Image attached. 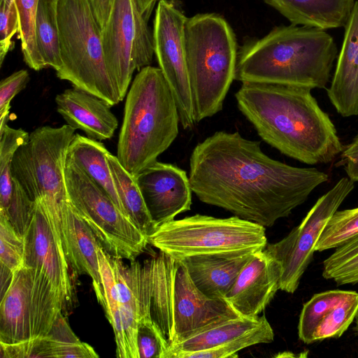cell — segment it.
Returning <instances> with one entry per match:
<instances>
[{"mask_svg": "<svg viewBox=\"0 0 358 358\" xmlns=\"http://www.w3.org/2000/svg\"><path fill=\"white\" fill-rule=\"evenodd\" d=\"M188 176L192 192L203 203L265 227L289 216L329 178L316 168L272 159L259 141L224 131L194 147Z\"/></svg>", "mask_w": 358, "mask_h": 358, "instance_id": "6da1fadb", "label": "cell"}, {"mask_svg": "<svg viewBox=\"0 0 358 358\" xmlns=\"http://www.w3.org/2000/svg\"><path fill=\"white\" fill-rule=\"evenodd\" d=\"M310 92L302 87L242 83L235 99L239 110L268 145L306 164H327L344 146Z\"/></svg>", "mask_w": 358, "mask_h": 358, "instance_id": "7a4b0ae2", "label": "cell"}, {"mask_svg": "<svg viewBox=\"0 0 358 358\" xmlns=\"http://www.w3.org/2000/svg\"><path fill=\"white\" fill-rule=\"evenodd\" d=\"M337 57L336 44L325 30L293 24L279 26L241 48L235 80L323 89Z\"/></svg>", "mask_w": 358, "mask_h": 358, "instance_id": "3957f363", "label": "cell"}, {"mask_svg": "<svg viewBox=\"0 0 358 358\" xmlns=\"http://www.w3.org/2000/svg\"><path fill=\"white\" fill-rule=\"evenodd\" d=\"M180 116L161 69L147 66L134 78L127 96L117 157L136 176L157 161L178 134Z\"/></svg>", "mask_w": 358, "mask_h": 358, "instance_id": "277c9868", "label": "cell"}, {"mask_svg": "<svg viewBox=\"0 0 358 358\" xmlns=\"http://www.w3.org/2000/svg\"><path fill=\"white\" fill-rule=\"evenodd\" d=\"M187 68L196 122L222 110L235 80L236 38L227 21L215 13L196 14L185 24Z\"/></svg>", "mask_w": 358, "mask_h": 358, "instance_id": "5b68a950", "label": "cell"}, {"mask_svg": "<svg viewBox=\"0 0 358 358\" xmlns=\"http://www.w3.org/2000/svg\"><path fill=\"white\" fill-rule=\"evenodd\" d=\"M150 313L170 347L210 324L239 317L224 299L202 293L182 260L160 251L152 257Z\"/></svg>", "mask_w": 358, "mask_h": 358, "instance_id": "8992f818", "label": "cell"}, {"mask_svg": "<svg viewBox=\"0 0 358 358\" xmlns=\"http://www.w3.org/2000/svg\"><path fill=\"white\" fill-rule=\"evenodd\" d=\"M76 130L67 124L36 129L17 148L11 165L13 178L32 201L41 205L66 258L64 216L69 199L64 172Z\"/></svg>", "mask_w": 358, "mask_h": 358, "instance_id": "52a82bcc", "label": "cell"}, {"mask_svg": "<svg viewBox=\"0 0 358 358\" xmlns=\"http://www.w3.org/2000/svg\"><path fill=\"white\" fill-rule=\"evenodd\" d=\"M62 67L57 76L110 106L121 101L108 71L101 29L90 0H57Z\"/></svg>", "mask_w": 358, "mask_h": 358, "instance_id": "ba28073f", "label": "cell"}, {"mask_svg": "<svg viewBox=\"0 0 358 358\" xmlns=\"http://www.w3.org/2000/svg\"><path fill=\"white\" fill-rule=\"evenodd\" d=\"M148 243L176 259L204 254L264 250L265 227L238 216L196 214L156 227Z\"/></svg>", "mask_w": 358, "mask_h": 358, "instance_id": "9c48e42d", "label": "cell"}, {"mask_svg": "<svg viewBox=\"0 0 358 358\" xmlns=\"http://www.w3.org/2000/svg\"><path fill=\"white\" fill-rule=\"evenodd\" d=\"M66 301L43 273L23 266L1 297L0 344L48 336Z\"/></svg>", "mask_w": 358, "mask_h": 358, "instance_id": "30bf717a", "label": "cell"}, {"mask_svg": "<svg viewBox=\"0 0 358 358\" xmlns=\"http://www.w3.org/2000/svg\"><path fill=\"white\" fill-rule=\"evenodd\" d=\"M64 174L69 201L101 247L113 257L135 260L146 248L148 237L78 167L66 163Z\"/></svg>", "mask_w": 358, "mask_h": 358, "instance_id": "8fae6325", "label": "cell"}, {"mask_svg": "<svg viewBox=\"0 0 358 358\" xmlns=\"http://www.w3.org/2000/svg\"><path fill=\"white\" fill-rule=\"evenodd\" d=\"M101 36L106 65L122 100L134 72L152 63V33L135 0H113Z\"/></svg>", "mask_w": 358, "mask_h": 358, "instance_id": "7c38bea8", "label": "cell"}, {"mask_svg": "<svg viewBox=\"0 0 358 358\" xmlns=\"http://www.w3.org/2000/svg\"><path fill=\"white\" fill-rule=\"evenodd\" d=\"M354 187L355 182L348 177L341 178L317 199L301 222L285 238L266 244L264 250L282 266L281 290L293 294L297 289L325 227Z\"/></svg>", "mask_w": 358, "mask_h": 358, "instance_id": "4fadbf2b", "label": "cell"}, {"mask_svg": "<svg viewBox=\"0 0 358 358\" xmlns=\"http://www.w3.org/2000/svg\"><path fill=\"white\" fill-rule=\"evenodd\" d=\"M187 20L172 2L160 0L155 10L152 37L159 68L174 96L180 123L184 129H190L196 122L186 62Z\"/></svg>", "mask_w": 358, "mask_h": 358, "instance_id": "5bb4252c", "label": "cell"}, {"mask_svg": "<svg viewBox=\"0 0 358 358\" xmlns=\"http://www.w3.org/2000/svg\"><path fill=\"white\" fill-rule=\"evenodd\" d=\"M136 178L157 227L190 210L192 190L185 171L171 164L156 161Z\"/></svg>", "mask_w": 358, "mask_h": 358, "instance_id": "9a60e30c", "label": "cell"}, {"mask_svg": "<svg viewBox=\"0 0 358 358\" xmlns=\"http://www.w3.org/2000/svg\"><path fill=\"white\" fill-rule=\"evenodd\" d=\"M108 258L113 270L120 300V313L129 358H139L137 347V331L139 322L152 318L150 292L152 257L141 263L136 259L129 265L122 259Z\"/></svg>", "mask_w": 358, "mask_h": 358, "instance_id": "2e32d148", "label": "cell"}, {"mask_svg": "<svg viewBox=\"0 0 358 358\" xmlns=\"http://www.w3.org/2000/svg\"><path fill=\"white\" fill-rule=\"evenodd\" d=\"M280 263L264 250L243 268L224 300L242 317H257L280 289Z\"/></svg>", "mask_w": 358, "mask_h": 358, "instance_id": "e0dca14e", "label": "cell"}, {"mask_svg": "<svg viewBox=\"0 0 358 358\" xmlns=\"http://www.w3.org/2000/svg\"><path fill=\"white\" fill-rule=\"evenodd\" d=\"M31 220L23 235L24 266L43 273L65 296L72 298L69 263L61 252L41 205L35 201Z\"/></svg>", "mask_w": 358, "mask_h": 358, "instance_id": "ac0fdd59", "label": "cell"}, {"mask_svg": "<svg viewBox=\"0 0 358 358\" xmlns=\"http://www.w3.org/2000/svg\"><path fill=\"white\" fill-rule=\"evenodd\" d=\"M344 37L327 96L341 116L358 115V0L344 26Z\"/></svg>", "mask_w": 358, "mask_h": 358, "instance_id": "d6986e66", "label": "cell"}, {"mask_svg": "<svg viewBox=\"0 0 358 358\" xmlns=\"http://www.w3.org/2000/svg\"><path fill=\"white\" fill-rule=\"evenodd\" d=\"M57 110L75 129L96 141L110 139L118 126L110 106L104 100L73 87L55 97Z\"/></svg>", "mask_w": 358, "mask_h": 358, "instance_id": "ffe728a7", "label": "cell"}, {"mask_svg": "<svg viewBox=\"0 0 358 358\" xmlns=\"http://www.w3.org/2000/svg\"><path fill=\"white\" fill-rule=\"evenodd\" d=\"M255 250L197 255L181 259L196 287L205 295L224 299Z\"/></svg>", "mask_w": 358, "mask_h": 358, "instance_id": "44dd1931", "label": "cell"}, {"mask_svg": "<svg viewBox=\"0 0 358 358\" xmlns=\"http://www.w3.org/2000/svg\"><path fill=\"white\" fill-rule=\"evenodd\" d=\"M3 358H94V349L76 336L62 313L49 334L14 344H0Z\"/></svg>", "mask_w": 358, "mask_h": 358, "instance_id": "7402d4cb", "label": "cell"}, {"mask_svg": "<svg viewBox=\"0 0 358 358\" xmlns=\"http://www.w3.org/2000/svg\"><path fill=\"white\" fill-rule=\"evenodd\" d=\"M65 254L69 263L78 274L92 278L98 301L103 296L98 248L100 244L92 229L69 201L64 216Z\"/></svg>", "mask_w": 358, "mask_h": 358, "instance_id": "603a6c76", "label": "cell"}, {"mask_svg": "<svg viewBox=\"0 0 358 358\" xmlns=\"http://www.w3.org/2000/svg\"><path fill=\"white\" fill-rule=\"evenodd\" d=\"M357 0H264L291 24L323 30L345 25Z\"/></svg>", "mask_w": 358, "mask_h": 358, "instance_id": "cb8c5ba5", "label": "cell"}, {"mask_svg": "<svg viewBox=\"0 0 358 358\" xmlns=\"http://www.w3.org/2000/svg\"><path fill=\"white\" fill-rule=\"evenodd\" d=\"M108 152L103 143L76 134L68 149L66 163L73 164L83 171L110 196L127 215L115 189L107 158Z\"/></svg>", "mask_w": 358, "mask_h": 358, "instance_id": "d4e9b609", "label": "cell"}, {"mask_svg": "<svg viewBox=\"0 0 358 358\" xmlns=\"http://www.w3.org/2000/svg\"><path fill=\"white\" fill-rule=\"evenodd\" d=\"M264 315L257 317H238L210 324L169 349V358L179 352L206 350L221 345L252 330L266 319Z\"/></svg>", "mask_w": 358, "mask_h": 358, "instance_id": "484cf974", "label": "cell"}, {"mask_svg": "<svg viewBox=\"0 0 358 358\" xmlns=\"http://www.w3.org/2000/svg\"><path fill=\"white\" fill-rule=\"evenodd\" d=\"M107 158L115 189L126 215L148 237L157 225L147 208L136 176L124 168L117 156L108 152Z\"/></svg>", "mask_w": 358, "mask_h": 358, "instance_id": "4316f807", "label": "cell"}, {"mask_svg": "<svg viewBox=\"0 0 358 358\" xmlns=\"http://www.w3.org/2000/svg\"><path fill=\"white\" fill-rule=\"evenodd\" d=\"M37 49L45 68L62 67L57 20V0H38L35 24Z\"/></svg>", "mask_w": 358, "mask_h": 358, "instance_id": "83f0119b", "label": "cell"}, {"mask_svg": "<svg viewBox=\"0 0 358 358\" xmlns=\"http://www.w3.org/2000/svg\"><path fill=\"white\" fill-rule=\"evenodd\" d=\"M98 257L103 285V296L99 302L103 307L115 334L116 356L120 358H129V349L122 322L118 289L108 258V253L101 245L98 248Z\"/></svg>", "mask_w": 358, "mask_h": 358, "instance_id": "f1b7e54d", "label": "cell"}, {"mask_svg": "<svg viewBox=\"0 0 358 358\" xmlns=\"http://www.w3.org/2000/svg\"><path fill=\"white\" fill-rule=\"evenodd\" d=\"M8 120H0V209L6 206L13 192L11 165L14 155L29 136L22 129L10 128Z\"/></svg>", "mask_w": 358, "mask_h": 358, "instance_id": "f546056e", "label": "cell"}, {"mask_svg": "<svg viewBox=\"0 0 358 358\" xmlns=\"http://www.w3.org/2000/svg\"><path fill=\"white\" fill-rule=\"evenodd\" d=\"M348 292L334 289L317 293L303 305L298 324V336L301 341L306 344L313 343V335L318 324Z\"/></svg>", "mask_w": 358, "mask_h": 358, "instance_id": "4dcf8cb0", "label": "cell"}, {"mask_svg": "<svg viewBox=\"0 0 358 358\" xmlns=\"http://www.w3.org/2000/svg\"><path fill=\"white\" fill-rule=\"evenodd\" d=\"M273 339V330L266 318L257 327L226 343L203 350L176 353L173 358H234L238 357L236 352L244 348L269 343Z\"/></svg>", "mask_w": 358, "mask_h": 358, "instance_id": "1f68e13d", "label": "cell"}, {"mask_svg": "<svg viewBox=\"0 0 358 358\" xmlns=\"http://www.w3.org/2000/svg\"><path fill=\"white\" fill-rule=\"evenodd\" d=\"M322 276L338 285L358 283V235L337 248L324 261Z\"/></svg>", "mask_w": 358, "mask_h": 358, "instance_id": "d6a6232c", "label": "cell"}, {"mask_svg": "<svg viewBox=\"0 0 358 358\" xmlns=\"http://www.w3.org/2000/svg\"><path fill=\"white\" fill-rule=\"evenodd\" d=\"M357 311L358 293L349 291L318 324L313 335V343L341 336L355 319Z\"/></svg>", "mask_w": 358, "mask_h": 358, "instance_id": "836d02e7", "label": "cell"}, {"mask_svg": "<svg viewBox=\"0 0 358 358\" xmlns=\"http://www.w3.org/2000/svg\"><path fill=\"white\" fill-rule=\"evenodd\" d=\"M20 19L19 37L26 64L35 71L45 69L39 55L35 36L38 0H15Z\"/></svg>", "mask_w": 358, "mask_h": 358, "instance_id": "e575fe53", "label": "cell"}, {"mask_svg": "<svg viewBox=\"0 0 358 358\" xmlns=\"http://www.w3.org/2000/svg\"><path fill=\"white\" fill-rule=\"evenodd\" d=\"M358 235V207L336 210L315 248V252L337 248Z\"/></svg>", "mask_w": 358, "mask_h": 358, "instance_id": "d590c367", "label": "cell"}, {"mask_svg": "<svg viewBox=\"0 0 358 358\" xmlns=\"http://www.w3.org/2000/svg\"><path fill=\"white\" fill-rule=\"evenodd\" d=\"M24 237L0 215V266L15 273L24 265Z\"/></svg>", "mask_w": 358, "mask_h": 358, "instance_id": "8d00e7d4", "label": "cell"}, {"mask_svg": "<svg viewBox=\"0 0 358 358\" xmlns=\"http://www.w3.org/2000/svg\"><path fill=\"white\" fill-rule=\"evenodd\" d=\"M137 347L139 358H169V343L152 318L139 322Z\"/></svg>", "mask_w": 358, "mask_h": 358, "instance_id": "74e56055", "label": "cell"}, {"mask_svg": "<svg viewBox=\"0 0 358 358\" xmlns=\"http://www.w3.org/2000/svg\"><path fill=\"white\" fill-rule=\"evenodd\" d=\"M0 66L13 49V37L19 32L20 19L15 0H0Z\"/></svg>", "mask_w": 358, "mask_h": 358, "instance_id": "f35d334b", "label": "cell"}, {"mask_svg": "<svg viewBox=\"0 0 358 358\" xmlns=\"http://www.w3.org/2000/svg\"><path fill=\"white\" fill-rule=\"evenodd\" d=\"M29 80V74L25 69L14 72L0 83V117L9 115L10 101L24 90Z\"/></svg>", "mask_w": 358, "mask_h": 358, "instance_id": "ab89813d", "label": "cell"}, {"mask_svg": "<svg viewBox=\"0 0 358 358\" xmlns=\"http://www.w3.org/2000/svg\"><path fill=\"white\" fill-rule=\"evenodd\" d=\"M341 157L348 177L355 182H358V133L352 141L344 147Z\"/></svg>", "mask_w": 358, "mask_h": 358, "instance_id": "60d3db41", "label": "cell"}, {"mask_svg": "<svg viewBox=\"0 0 358 358\" xmlns=\"http://www.w3.org/2000/svg\"><path fill=\"white\" fill-rule=\"evenodd\" d=\"M96 19L102 29L108 18L113 0H90Z\"/></svg>", "mask_w": 358, "mask_h": 358, "instance_id": "b9f144b4", "label": "cell"}, {"mask_svg": "<svg viewBox=\"0 0 358 358\" xmlns=\"http://www.w3.org/2000/svg\"><path fill=\"white\" fill-rule=\"evenodd\" d=\"M141 15L148 21L153 9L160 0H135Z\"/></svg>", "mask_w": 358, "mask_h": 358, "instance_id": "7bdbcfd3", "label": "cell"}, {"mask_svg": "<svg viewBox=\"0 0 358 358\" xmlns=\"http://www.w3.org/2000/svg\"><path fill=\"white\" fill-rule=\"evenodd\" d=\"M355 319H356V329H357V330L358 331V311L357 313Z\"/></svg>", "mask_w": 358, "mask_h": 358, "instance_id": "ee69618b", "label": "cell"}]
</instances>
